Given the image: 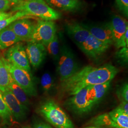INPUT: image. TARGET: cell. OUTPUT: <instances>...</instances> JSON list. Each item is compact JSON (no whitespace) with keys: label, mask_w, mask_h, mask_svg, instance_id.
I'll use <instances>...</instances> for the list:
<instances>
[{"label":"cell","mask_w":128,"mask_h":128,"mask_svg":"<svg viewBox=\"0 0 128 128\" xmlns=\"http://www.w3.org/2000/svg\"><path fill=\"white\" fill-rule=\"evenodd\" d=\"M51 8L56 10L74 12L81 9L80 0H44Z\"/></svg>","instance_id":"9a60e30c"},{"label":"cell","mask_w":128,"mask_h":128,"mask_svg":"<svg viewBox=\"0 0 128 128\" xmlns=\"http://www.w3.org/2000/svg\"><path fill=\"white\" fill-rule=\"evenodd\" d=\"M112 81L84 87L64 102V106L78 115L86 114L92 111L107 95Z\"/></svg>","instance_id":"7a4b0ae2"},{"label":"cell","mask_w":128,"mask_h":128,"mask_svg":"<svg viewBox=\"0 0 128 128\" xmlns=\"http://www.w3.org/2000/svg\"><path fill=\"white\" fill-rule=\"evenodd\" d=\"M23 128H30V127H23Z\"/></svg>","instance_id":"d590c367"},{"label":"cell","mask_w":128,"mask_h":128,"mask_svg":"<svg viewBox=\"0 0 128 128\" xmlns=\"http://www.w3.org/2000/svg\"><path fill=\"white\" fill-rule=\"evenodd\" d=\"M37 22L28 18H20L8 26L20 41L30 40Z\"/></svg>","instance_id":"30bf717a"},{"label":"cell","mask_w":128,"mask_h":128,"mask_svg":"<svg viewBox=\"0 0 128 128\" xmlns=\"http://www.w3.org/2000/svg\"><path fill=\"white\" fill-rule=\"evenodd\" d=\"M64 28L69 37L79 48L90 35L82 23L77 22H66L65 23Z\"/></svg>","instance_id":"4fadbf2b"},{"label":"cell","mask_w":128,"mask_h":128,"mask_svg":"<svg viewBox=\"0 0 128 128\" xmlns=\"http://www.w3.org/2000/svg\"><path fill=\"white\" fill-rule=\"evenodd\" d=\"M82 24L90 34L98 40L110 46L114 45L112 34L109 22L99 25Z\"/></svg>","instance_id":"5bb4252c"},{"label":"cell","mask_w":128,"mask_h":128,"mask_svg":"<svg viewBox=\"0 0 128 128\" xmlns=\"http://www.w3.org/2000/svg\"><path fill=\"white\" fill-rule=\"evenodd\" d=\"M56 27L53 21L39 20L30 40L41 43L46 47L56 34Z\"/></svg>","instance_id":"52a82bcc"},{"label":"cell","mask_w":128,"mask_h":128,"mask_svg":"<svg viewBox=\"0 0 128 128\" xmlns=\"http://www.w3.org/2000/svg\"><path fill=\"white\" fill-rule=\"evenodd\" d=\"M8 89L12 92L14 96L23 105L28 107V106L30 104V102L27 95L23 91V89L14 81L11 76L10 78Z\"/></svg>","instance_id":"d6986e66"},{"label":"cell","mask_w":128,"mask_h":128,"mask_svg":"<svg viewBox=\"0 0 128 128\" xmlns=\"http://www.w3.org/2000/svg\"><path fill=\"white\" fill-rule=\"evenodd\" d=\"M1 59L14 81L23 89L27 96H37V88L30 72L14 65L4 58Z\"/></svg>","instance_id":"8992f818"},{"label":"cell","mask_w":128,"mask_h":128,"mask_svg":"<svg viewBox=\"0 0 128 128\" xmlns=\"http://www.w3.org/2000/svg\"><path fill=\"white\" fill-rule=\"evenodd\" d=\"M0 117L5 122H8L11 119L12 114L7 105L6 104L2 92L0 91Z\"/></svg>","instance_id":"cb8c5ba5"},{"label":"cell","mask_w":128,"mask_h":128,"mask_svg":"<svg viewBox=\"0 0 128 128\" xmlns=\"http://www.w3.org/2000/svg\"><path fill=\"white\" fill-rule=\"evenodd\" d=\"M116 94L120 102L123 101L128 102V82H124L117 87Z\"/></svg>","instance_id":"4316f807"},{"label":"cell","mask_w":128,"mask_h":128,"mask_svg":"<svg viewBox=\"0 0 128 128\" xmlns=\"http://www.w3.org/2000/svg\"><path fill=\"white\" fill-rule=\"evenodd\" d=\"M115 58L117 62L121 66H126L128 62V47L119 48L115 53Z\"/></svg>","instance_id":"484cf974"},{"label":"cell","mask_w":128,"mask_h":128,"mask_svg":"<svg viewBox=\"0 0 128 128\" xmlns=\"http://www.w3.org/2000/svg\"><path fill=\"white\" fill-rule=\"evenodd\" d=\"M33 128H53L49 124L44 122H37L34 124Z\"/></svg>","instance_id":"1f68e13d"},{"label":"cell","mask_w":128,"mask_h":128,"mask_svg":"<svg viewBox=\"0 0 128 128\" xmlns=\"http://www.w3.org/2000/svg\"><path fill=\"white\" fill-rule=\"evenodd\" d=\"M10 74L2 59H0V91L4 92L8 89Z\"/></svg>","instance_id":"7402d4cb"},{"label":"cell","mask_w":128,"mask_h":128,"mask_svg":"<svg viewBox=\"0 0 128 128\" xmlns=\"http://www.w3.org/2000/svg\"><path fill=\"white\" fill-rule=\"evenodd\" d=\"M8 0L11 4L14 5V6H15L21 4L25 0Z\"/></svg>","instance_id":"836d02e7"},{"label":"cell","mask_w":128,"mask_h":128,"mask_svg":"<svg viewBox=\"0 0 128 128\" xmlns=\"http://www.w3.org/2000/svg\"><path fill=\"white\" fill-rule=\"evenodd\" d=\"M27 15L26 14L21 12H17L16 14L10 16L7 18L0 20V31L5 28L7 27L10 24L19 18H22L25 16Z\"/></svg>","instance_id":"d4e9b609"},{"label":"cell","mask_w":128,"mask_h":128,"mask_svg":"<svg viewBox=\"0 0 128 128\" xmlns=\"http://www.w3.org/2000/svg\"><path fill=\"white\" fill-rule=\"evenodd\" d=\"M60 48L59 37L56 33L54 38L46 46L47 53H48L55 62H57L58 59L60 56Z\"/></svg>","instance_id":"603a6c76"},{"label":"cell","mask_w":128,"mask_h":128,"mask_svg":"<svg viewBox=\"0 0 128 128\" xmlns=\"http://www.w3.org/2000/svg\"><path fill=\"white\" fill-rule=\"evenodd\" d=\"M57 63L56 72L61 82L70 78L80 69L73 51L66 45L60 48V56Z\"/></svg>","instance_id":"5b68a950"},{"label":"cell","mask_w":128,"mask_h":128,"mask_svg":"<svg viewBox=\"0 0 128 128\" xmlns=\"http://www.w3.org/2000/svg\"><path fill=\"white\" fill-rule=\"evenodd\" d=\"M109 23L112 34L114 45L115 46L128 30V22L120 16L114 15Z\"/></svg>","instance_id":"2e32d148"},{"label":"cell","mask_w":128,"mask_h":128,"mask_svg":"<svg viewBox=\"0 0 128 128\" xmlns=\"http://www.w3.org/2000/svg\"><path fill=\"white\" fill-rule=\"evenodd\" d=\"M2 94L14 118L17 121H22L26 119L28 110V107L18 101L9 89L2 92Z\"/></svg>","instance_id":"8fae6325"},{"label":"cell","mask_w":128,"mask_h":128,"mask_svg":"<svg viewBox=\"0 0 128 128\" xmlns=\"http://www.w3.org/2000/svg\"><path fill=\"white\" fill-rule=\"evenodd\" d=\"M11 4L8 0H0V12H5L11 7Z\"/></svg>","instance_id":"f546056e"},{"label":"cell","mask_w":128,"mask_h":128,"mask_svg":"<svg viewBox=\"0 0 128 128\" xmlns=\"http://www.w3.org/2000/svg\"><path fill=\"white\" fill-rule=\"evenodd\" d=\"M115 2L119 11L128 18V0H116Z\"/></svg>","instance_id":"83f0119b"},{"label":"cell","mask_w":128,"mask_h":128,"mask_svg":"<svg viewBox=\"0 0 128 128\" xmlns=\"http://www.w3.org/2000/svg\"><path fill=\"white\" fill-rule=\"evenodd\" d=\"M110 46L98 40L90 34L79 48L89 58L96 60L104 55Z\"/></svg>","instance_id":"9c48e42d"},{"label":"cell","mask_w":128,"mask_h":128,"mask_svg":"<svg viewBox=\"0 0 128 128\" xmlns=\"http://www.w3.org/2000/svg\"><path fill=\"white\" fill-rule=\"evenodd\" d=\"M40 84L43 92L47 94L54 92L55 89V80L50 74H44L40 79Z\"/></svg>","instance_id":"44dd1931"},{"label":"cell","mask_w":128,"mask_h":128,"mask_svg":"<svg viewBox=\"0 0 128 128\" xmlns=\"http://www.w3.org/2000/svg\"><path fill=\"white\" fill-rule=\"evenodd\" d=\"M82 128H101L97 127H95V126H87V127H85Z\"/></svg>","instance_id":"e575fe53"},{"label":"cell","mask_w":128,"mask_h":128,"mask_svg":"<svg viewBox=\"0 0 128 128\" xmlns=\"http://www.w3.org/2000/svg\"><path fill=\"white\" fill-rule=\"evenodd\" d=\"M12 15V12H0V20L7 18Z\"/></svg>","instance_id":"d6a6232c"},{"label":"cell","mask_w":128,"mask_h":128,"mask_svg":"<svg viewBox=\"0 0 128 128\" xmlns=\"http://www.w3.org/2000/svg\"><path fill=\"white\" fill-rule=\"evenodd\" d=\"M6 60L14 65L31 72V68L26 49L22 44L17 43L10 46L7 51Z\"/></svg>","instance_id":"ba28073f"},{"label":"cell","mask_w":128,"mask_h":128,"mask_svg":"<svg viewBox=\"0 0 128 128\" xmlns=\"http://www.w3.org/2000/svg\"><path fill=\"white\" fill-rule=\"evenodd\" d=\"M90 126L101 128H117L109 112L98 115L88 122Z\"/></svg>","instance_id":"ac0fdd59"},{"label":"cell","mask_w":128,"mask_h":128,"mask_svg":"<svg viewBox=\"0 0 128 128\" xmlns=\"http://www.w3.org/2000/svg\"><path fill=\"white\" fill-rule=\"evenodd\" d=\"M20 41L9 27L0 31V50H4Z\"/></svg>","instance_id":"e0dca14e"},{"label":"cell","mask_w":128,"mask_h":128,"mask_svg":"<svg viewBox=\"0 0 128 128\" xmlns=\"http://www.w3.org/2000/svg\"><path fill=\"white\" fill-rule=\"evenodd\" d=\"M38 111L46 120L56 128H76L68 116L53 100L49 99L43 102Z\"/></svg>","instance_id":"3957f363"},{"label":"cell","mask_w":128,"mask_h":128,"mask_svg":"<svg viewBox=\"0 0 128 128\" xmlns=\"http://www.w3.org/2000/svg\"><path fill=\"white\" fill-rule=\"evenodd\" d=\"M117 128H128V114L116 108L109 112Z\"/></svg>","instance_id":"ffe728a7"},{"label":"cell","mask_w":128,"mask_h":128,"mask_svg":"<svg viewBox=\"0 0 128 128\" xmlns=\"http://www.w3.org/2000/svg\"><path fill=\"white\" fill-rule=\"evenodd\" d=\"M13 12H21L45 20L53 21L61 18L60 12L52 9L44 0H25L21 4L14 6Z\"/></svg>","instance_id":"277c9868"},{"label":"cell","mask_w":128,"mask_h":128,"mask_svg":"<svg viewBox=\"0 0 128 128\" xmlns=\"http://www.w3.org/2000/svg\"><path fill=\"white\" fill-rule=\"evenodd\" d=\"M115 46L118 49L124 47H128V30H126L118 43Z\"/></svg>","instance_id":"f1b7e54d"},{"label":"cell","mask_w":128,"mask_h":128,"mask_svg":"<svg viewBox=\"0 0 128 128\" xmlns=\"http://www.w3.org/2000/svg\"><path fill=\"white\" fill-rule=\"evenodd\" d=\"M119 71L118 69L110 63L99 67L84 66L61 82L60 92L61 94L72 96L84 87L112 81Z\"/></svg>","instance_id":"6da1fadb"},{"label":"cell","mask_w":128,"mask_h":128,"mask_svg":"<svg viewBox=\"0 0 128 128\" xmlns=\"http://www.w3.org/2000/svg\"><path fill=\"white\" fill-rule=\"evenodd\" d=\"M117 108L122 110L124 112L128 114V102L123 101L121 102Z\"/></svg>","instance_id":"4dcf8cb0"},{"label":"cell","mask_w":128,"mask_h":128,"mask_svg":"<svg viewBox=\"0 0 128 128\" xmlns=\"http://www.w3.org/2000/svg\"><path fill=\"white\" fill-rule=\"evenodd\" d=\"M26 52L29 62L35 68L40 66L47 54L45 46L41 43L32 40L28 41Z\"/></svg>","instance_id":"7c38bea8"}]
</instances>
